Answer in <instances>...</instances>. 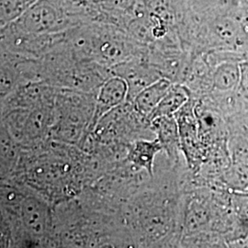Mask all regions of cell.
Segmentation results:
<instances>
[{
	"instance_id": "1",
	"label": "cell",
	"mask_w": 248,
	"mask_h": 248,
	"mask_svg": "<svg viewBox=\"0 0 248 248\" xmlns=\"http://www.w3.org/2000/svg\"><path fill=\"white\" fill-rule=\"evenodd\" d=\"M79 23L72 17L62 0H38L2 31L20 36H39L65 31Z\"/></svg>"
},
{
	"instance_id": "2",
	"label": "cell",
	"mask_w": 248,
	"mask_h": 248,
	"mask_svg": "<svg viewBox=\"0 0 248 248\" xmlns=\"http://www.w3.org/2000/svg\"><path fill=\"white\" fill-rule=\"evenodd\" d=\"M175 118L178 125L181 149L188 164L196 168L203 160L204 151L200 138L195 108L190 99L175 113Z\"/></svg>"
},
{
	"instance_id": "3",
	"label": "cell",
	"mask_w": 248,
	"mask_h": 248,
	"mask_svg": "<svg viewBox=\"0 0 248 248\" xmlns=\"http://www.w3.org/2000/svg\"><path fill=\"white\" fill-rule=\"evenodd\" d=\"M113 71L127 81L129 86V96H136L142 89L161 78L158 71L143 62L125 61L114 65Z\"/></svg>"
},
{
	"instance_id": "4",
	"label": "cell",
	"mask_w": 248,
	"mask_h": 248,
	"mask_svg": "<svg viewBox=\"0 0 248 248\" xmlns=\"http://www.w3.org/2000/svg\"><path fill=\"white\" fill-rule=\"evenodd\" d=\"M129 97V86L124 78L115 75L101 85L98 93L96 118L121 105Z\"/></svg>"
},
{
	"instance_id": "5",
	"label": "cell",
	"mask_w": 248,
	"mask_h": 248,
	"mask_svg": "<svg viewBox=\"0 0 248 248\" xmlns=\"http://www.w3.org/2000/svg\"><path fill=\"white\" fill-rule=\"evenodd\" d=\"M172 84L173 83L169 78H161L142 89L134 97L136 110L140 114L149 118L154 109L166 96Z\"/></svg>"
},
{
	"instance_id": "6",
	"label": "cell",
	"mask_w": 248,
	"mask_h": 248,
	"mask_svg": "<svg viewBox=\"0 0 248 248\" xmlns=\"http://www.w3.org/2000/svg\"><path fill=\"white\" fill-rule=\"evenodd\" d=\"M153 122V128L157 133V138L171 158H176L181 149L180 136L177 120L174 116H162Z\"/></svg>"
},
{
	"instance_id": "7",
	"label": "cell",
	"mask_w": 248,
	"mask_h": 248,
	"mask_svg": "<svg viewBox=\"0 0 248 248\" xmlns=\"http://www.w3.org/2000/svg\"><path fill=\"white\" fill-rule=\"evenodd\" d=\"M163 149L158 138L154 141H137L130 146L128 160L135 166L145 169L150 176H153L154 160Z\"/></svg>"
},
{
	"instance_id": "8",
	"label": "cell",
	"mask_w": 248,
	"mask_h": 248,
	"mask_svg": "<svg viewBox=\"0 0 248 248\" xmlns=\"http://www.w3.org/2000/svg\"><path fill=\"white\" fill-rule=\"evenodd\" d=\"M189 100V91L181 84H172L168 93L152 112L149 120L162 116H174Z\"/></svg>"
},
{
	"instance_id": "9",
	"label": "cell",
	"mask_w": 248,
	"mask_h": 248,
	"mask_svg": "<svg viewBox=\"0 0 248 248\" xmlns=\"http://www.w3.org/2000/svg\"><path fill=\"white\" fill-rule=\"evenodd\" d=\"M214 88L219 90L234 89L240 83L241 67L235 58H227L216 65L213 74Z\"/></svg>"
},
{
	"instance_id": "10",
	"label": "cell",
	"mask_w": 248,
	"mask_h": 248,
	"mask_svg": "<svg viewBox=\"0 0 248 248\" xmlns=\"http://www.w3.org/2000/svg\"><path fill=\"white\" fill-rule=\"evenodd\" d=\"M21 208L22 219L27 228L35 233H42L47 225V213L45 206L34 199H29L23 202Z\"/></svg>"
},
{
	"instance_id": "11",
	"label": "cell",
	"mask_w": 248,
	"mask_h": 248,
	"mask_svg": "<svg viewBox=\"0 0 248 248\" xmlns=\"http://www.w3.org/2000/svg\"><path fill=\"white\" fill-rule=\"evenodd\" d=\"M38 0H0V26H7L18 19Z\"/></svg>"
}]
</instances>
